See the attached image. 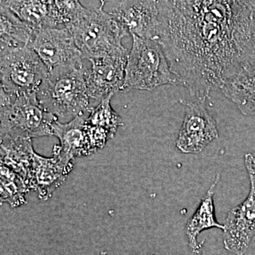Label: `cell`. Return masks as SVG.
Returning <instances> with one entry per match:
<instances>
[{
    "mask_svg": "<svg viewBox=\"0 0 255 255\" xmlns=\"http://www.w3.org/2000/svg\"><path fill=\"white\" fill-rule=\"evenodd\" d=\"M155 41L196 102L255 62V1H159Z\"/></svg>",
    "mask_w": 255,
    "mask_h": 255,
    "instance_id": "1",
    "label": "cell"
},
{
    "mask_svg": "<svg viewBox=\"0 0 255 255\" xmlns=\"http://www.w3.org/2000/svg\"><path fill=\"white\" fill-rule=\"evenodd\" d=\"M105 1L98 6H84L78 16L67 28L85 60L98 59L127 53L122 40L129 34L114 16L105 10Z\"/></svg>",
    "mask_w": 255,
    "mask_h": 255,
    "instance_id": "2",
    "label": "cell"
},
{
    "mask_svg": "<svg viewBox=\"0 0 255 255\" xmlns=\"http://www.w3.org/2000/svg\"><path fill=\"white\" fill-rule=\"evenodd\" d=\"M87 67L48 73L36 96L40 105L60 123H68L90 107L87 91Z\"/></svg>",
    "mask_w": 255,
    "mask_h": 255,
    "instance_id": "3",
    "label": "cell"
},
{
    "mask_svg": "<svg viewBox=\"0 0 255 255\" xmlns=\"http://www.w3.org/2000/svg\"><path fill=\"white\" fill-rule=\"evenodd\" d=\"M124 90H152L162 85H179L158 42L131 35Z\"/></svg>",
    "mask_w": 255,
    "mask_h": 255,
    "instance_id": "4",
    "label": "cell"
},
{
    "mask_svg": "<svg viewBox=\"0 0 255 255\" xmlns=\"http://www.w3.org/2000/svg\"><path fill=\"white\" fill-rule=\"evenodd\" d=\"M1 136L32 137L53 135L58 122L40 105L36 94L13 96L1 90Z\"/></svg>",
    "mask_w": 255,
    "mask_h": 255,
    "instance_id": "5",
    "label": "cell"
},
{
    "mask_svg": "<svg viewBox=\"0 0 255 255\" xmlns=\"http://www.w3.org/2000/svg\"><path fill=\"white\" fill-rule=\"evenodd\" d=\"M1 90L13 96L36 94L48 75L46 65L31 47H1Z\"/></svg>",
    "mask_w": 255,
    "mask_h": 255,
    "instance_id": "6",
    "label": "cell"
},
{
    "mask_svg": "<svg viewBox=\"0 0 255 255\" xmlns=\"http://www.w3.org/2000/svg\"><path fill=\"white\" fill-rule=\"evenodd\" d=\"M30 47L46 65L48 73L71 70L85 65V58L68 28L40 30Z\"/></svg>",
    "mask_w": 255,
    "mask_h": 255,
    "instance_id": "7",
    "label": "cell"
},
{
    "mask_svg": "<svg viewBox=\"0 0 255 255\" xmlns=\"http://www.w3.org/2000/svg\"><path fill=\"white\" fill-rule=\"evenodd\" d=\"M181 102L185 105V115L176 145L184 153H199L210 142L219 138L216 121L206 110L204 102Z\"/></svg>",
    "mask_w": 255,
    "mask_h": 255,
    "instance_id": "8",
    "label": "cell"
},
{
    "mask_svg": "<svg viewBox=\"0 0 255 255\" xmlns=\"http://www.w3.org/2000/svg\"><path fill=\"white\" fill-rule=\"evenodd\" d=\"M105 10L130 35L155 41L159 24V1H105Z\"/></svg>",
    "mask_w": 255,
    "mask_h": 255,
    "instance_id": "9",
    "label": "cell"
},
{
    "mask_svg": "<svg viewBox=\"0 0 255 255\" xmlns=\"http://www.w3.org/2000/svg\"><path fill=\"white\" fill-rule=\"evenodd\" d=\"M128 53L89 60L91 67L87 69L86 85L90 100L101 102L123 91Z\"/></svg>",
    "mask_w": 255,
    "mask_h": 255,
    "instance_id": "10",
    "label": "cell"
},
{
    "mask_svg": "<svg viewBox=\"0 0 255 255\" xmlns=\"http://www.w3.org/2000/svg\"><path fill=\"white\" fill-rule=\"evenodd\" d=\"M249 177V195L241 205L228 213L223 231L225 247L238 255L246 253L255 236V179Z\"/></svg>",
    "mask_w": 255,
    "mask_h": 255,
    "instance_id": "11",
    "label": "cell"
},
{
    "mask_svg": "<svg viewBox=\"0 0 255 255\" xmlns=\"http://www.w3.org/2000/svg\"><path fill=\"white\" fill-rule=\"evenodd\" d=\"M90 109L68 123L57 122L53 125V135L58 137L60 142V147L55 155L65 167L75 157L87 155L98 149L86 124Z\"/></svg>",
    "mask_w": 255,
    "mask_h": 255,
    "instance_id": "12",
    "label": "cell"
},
{
    "mask_svg": "<svg viewBox=\"0 0 255 255\" xmlns=\"http://www.w3.org/2000/svg\"><path fill=\"white\" fill-rule=\"evenodd\" d=\"M23 22L36 31L48 28L65 27V19L61 1L38 0H1V4Z\"/></svg>",
    "mask_w": 255,
    "mask_h": 255,
    "instance_id": "13",
    "label": "cell"
},
{
    "mask_svg": "<svg viewBox=\"0 0 255 255\" xmlns=\"http://www.w3.org/2000/svg\"><path fill=\"white\" fill-rule=\"evenodd\" d=\"M221 91L242 114L255 115V62L243 66L223 84Z\"/></svg>",
    "mask_w": 255,
    "mask_h": 255,
    "instance_id": "14",
    "label": "cell"
},
{
    "mask_svg": "<svg viewBox=\"0 0 255 255\" xmlns=\"http://www.w3.org/2000/svg\"><path fill=\"white\" fill-rule=\"evenodd\" d=\"M34 154L31 138L1 136V162L25 177L31 172Z\"/></svg>",
    "mask_w": 255,
    "mask_h": 255,
    "instance_id": "15",
    "label": "cell"
},
{
    "mask_svg": "<svg viewBox=\"0 0 255 255\" xmlns=\"http://www.w3.org/2000/svg\"><path fill=\"white\" fill-rule=\"evenodd\" d=\"M37 33L38 31L0 4V46H30Z\"/></svg>",
    "mask_w": 255,
    "mask_h": 255,
    "instance_id": "16",
    "label": "cell"
},
{
    "mask_svg": "<svg viewBox=\"0 0 255 255\" xmlns=\"http://www.w3.org/2000/svg\"><path fill=\"white\" fill-rule=\"evenodd\" d=\"M219 176H218L216 182L210 187L205 197L201 201L199 209L187 223V236L189 246L195 253H198L200 249V247L198 244L197 238L201 232L211 228H221L223 231L225 229L224 225L218 223L214 215L213 197L216 184L219 182Z\"/></svg>",
    "mask_w": 255,
    "mask_h": 255,
    "instance_id": "17",
    "label": "cell"
},
{
    "mask_svg": "<svg viewBox=\"0 0 255 255\" xmlns=\"http://www.w3.org/2000/svg\"><path fill=\"white\" fill-rule=\"evenodd\" d=\"M65 169L66 167L60 162L56 155L52 158H45L35 152L31 172L33 173L32 179L35 186L43 194V191H49L59 184Z\"/></svg>",
    "mask_w": 255,
    "mask_h": 255,
    "instance_id": "18",
    "label": "cell"
},
{
    "mask_svg": "<svg viewBox=\"0 0 255 255\" xmlns=\"http://www.w3.org/2000/svg\"><path fill=\"white\" fill-rule=\"evenodd\" d=\"M114 95L106 97L99 102V105L91 107L86 119V123L91 127L102 130L113 136L117 128L123 125L120 116L111 106V99Z\"/></svg>",
    "mask_w": 255,
    "mask_h": 255,
    "instance_id": "19",
    "label": "cell"
},
{
    "mask_svg": "<svg viewBox=\"0 0 255 255\" xmlns=\"http://www.w3.org/2000/svg\"><path fill=\"white\" fill-rule=\"evenodd\" d=\"M25 188L23 181L17 174L4 165L1 166V199L11 205L19 204L23 200Z\"/></svg>",
    "mask_w": 255,
    "mask_h": 255,
    "instance_id": "20",
    "label": "cell"
},
{
    "mask_svg": "<svg viewBox=\"0 0 255 255\" xmlns=\"http://www.w3.org/2000/svg\"><path fill=\"white\" fill-rule=\"evenodd\" d=\"M245 164L249 176L255 179V152L248 153L245 156Z\"/></svg>",
    "mask_w": 255,
    "mask_h": 255,
    "instance_id": "21",
    "label": "cell"
}]
</instances>
